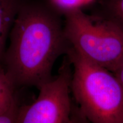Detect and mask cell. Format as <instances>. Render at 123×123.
<instances>
[{
	"instance_id": "obj_4",
	"label": "cell",
	"mask_w": 123,
	"mask_h": 123,
	"mask_svg": "<svg viewBox=\"0 0 123 123\" xmlns=\"http://www.w3.org/2000/svg\"><path fill=\"white\" fill-rule=\"evenodd\" d=\"M71 66L65 55L57 76L38 87L39 95L33 103L19 107L17 123H69L76 121L70 97Z\"/></svg>"
},
{
	"instance_id": "obj_8",
	"label": "cell",
	"mask_w": 123,
	"mask_h": 123,
	"mask_svg": "<svg viewBox=\"0 0 123 123\" xmlns=\"http://www.w3.org/2000/svg\"><path fill=\"white\" fill-rule=\"evenodd\" d=\"M50 5L59 13L64 14L91 2L93 0H50Z\"/></svg>"
},
{
	"instance_id": "obj_2",
	"label": "cell",
	"mask_w": 123,
	"mask_h": 123,
	"mask_svg": "<svg viewBox=\"0 0 123 123\" xmlns=\"http://www.w3.org/2000/svg\"><path fill=\"white\" fill-rule=\"evenodd\" d=\"M65 55L73 67L71 90L83 119L123 123V88L114 74L88 61L71 46Z\"/></svg>"
},
{
	"instance_id": "obj_6",
	"label": "cell",
	"mask_w": 123,
	"mask_h": 123,
	"mask_svg": "<svg viewBox=\"0 0 123 123\" xmlns=\"http://www.w3.org/2000/svg\"><path fill=\"white\" fill-rule=\"evenodd\" d=\"M101 17L115 26L123 35V0H99Z\"/></svg>"
},
{
	"instance_id": "obj_7",
	"label": "cell",
	"mask_w": 123,
	"mask_h": 123,
	"mask_svg": "<svg viewBox=\"0 0 123 123\" xmlns=\"http://www.w3.org/2000/svg\"><path fill=\"white\" fill-rule=\"evenodd\" d=\"M16 87L5 68L0 66V112L17 101L15 95Z\"/></svg>"
},
{
	"instance_id": "obj_5",
	"label": "cell",
	"mask_w": 123,
	"mask_h": 123,
	"mask_svg": "<svg viewBox=\"0 0 123 123\" xmlns=\"http://www.w3.org/2000/svg\"><path fill=\"white\" fill-rule=\"evenodd\" d=\"M24 0H0V62L5 52L7 38Z\"/></svg>"
},
{
	"instance_id": "obj_9",
	"label": "cell",
	"mask_w": 123,
	"mask_h": 123,
	"mask_svg": "<svg viewBox=\"0 0 123 123\" xmlns=\"http://www.w3.org/2000/svg\"><path fill=\"white\" fill-rule=\"evenodd\" d=\"M19 110L17 100L10 107L0 112V123H17Z\"/></svg>"
},
{
	"instance_id": "obj_10",
	"label": "cell",
	"mask_w": 123,
	"mask_h": 123,
	"mask_svg": "<svg viewBox=\"0 0 123 123\" xmlns=\"http://www.w3.org/2000/svg\"><path fill=\"white\" fill-rule=\"evenodd\" d=\"M113 73L119 80L123 88V58L117 64Z\"/></svg>"
},
{
	"instance_id": "obj_3",
	"label": "cell",
	"mask_w": 123,
	"mask_h": 123,
	"mask_svg": "<svg viewBox=\"0 0 123 123\" xmlns=\"http://www.w3.org/2000/svg\"><path fill=\"white\" fill-rule=\"evenodd\" d=\"M63 30L71 47L88 61L113 73L123 58V35L100 15L81 8L64 14Z\"/></svg>"
},
{
	"instance_id": "obj_1",
	"label": "cell",
	"mask_w": 123,
	"mask_h": 123,
	"mask_svg": "<svg viewBox=\"0 0 123 123\" xmlns=\"http://www.w3.org/2000/svg\"><path fill=\"white\" fill-rule=\"evenodd\" d=\"M59 14L39 1L24 0L21 5L2 60L17 87L38 88L51 79L55 61L70 48Z\"/></svg>"
}]
</instances>
